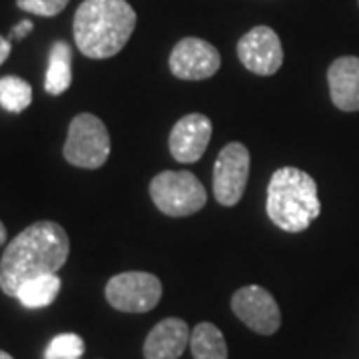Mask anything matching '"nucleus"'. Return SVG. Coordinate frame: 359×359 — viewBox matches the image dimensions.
Wrapping results in <instances>:
<instances>
[{"label":"nucleus","instance_id":"nucleus-1","mask_svg":"<svg viewBox=\"0 0 359 359\" xmlns=\"http://www.w3.org/2000/svg\"><path fill=\"white\" fill-rule=\"evenodd\" d=\"M70 254L66 230L50 219L34 222L6 245L0 259V290L16 297L18 287L39 276L56 273Z\"/></svg>","mask_w":359,"mask_h":359},{"label":"nucleus","instance_id":"nucleus-2","mask_svg":"<svg viewBox=\"0 0 359 359\" xmlns=\"http://www.w3.org/2000/svg\"><path fill=\"white\" fill-rule=\"evenodd\" d=\"M74 40L86 58L104 60L128 44L136 11L126 0H84L74 14Z\"/></svg>","mask_w":359,"mask_h":359},{"label":"nucleus","instance_id":"nucleus-3","mask_svg":"<svg viewBox=\"0 0 359 359\" xmlns=\"http://www.w3.org/2000/svg\"><path fill=\"white\" fill-rule=\"evenodd\" d=\"M266 210L280 230L290 233L306 231L321 212L316 180L294 166L276 170L268 184Z\"/></svg>","mask_w":359,"mask_h":359},{"label":"nucleus","instance_id":"nucleus-4","mask_svg":"<svg viewBox=\"0 0 359 359\" xmlns=\"http://www.w3.org/2000/svg\"><path fill=\"white\" fill-rule=\"evenodd\" d=\"M150 198L170 218H186L200 212L208 202L204 184L188 170H166L150 182Z\"/></svg>","mask_w":359,"mask_h":359},{"label":"nucleus","instance_id":"nucleus-5","mask_svg":"<svg viewBox=\"0 0 359 359\" xmlns=\"http://www.w3.org/2000/svg\"><path fill=\"white\" fill-rule=\"evenodd\" d=\"M110 156V134L98 116L82 112L72 118L65 144L68 164L84 170H96Z\"/></svg>","mask_w":359,"mask_h":359},{"label":"nucleus","instance_id":"nucleus-6","mask_svg":"<svg viewBox=\"0 0 359 359\" xmlns=\"http://www.w3.org/2000/svg\"><path fill=\"white\" fill-rule=\"evenodd\" d=\"M106 299L118 311L146 313L162 299V282L148 271H124L106 283Z\"/></svg>","mask_w":359,"mask_h":359},{"label":"nucleus","instance_id":"nucleus-7","mask_svg":"<svg viewBox=\"0 0 359 359\" xmlns=\"http://www.w3.org/2000/svg\"><path fill=\"white\" fill-rule=\"evenodd\" d=\"M250 178V152L242 142H230L219 150L214 164V196L222 205H236Z\"/></svg>","mask_w":359,"mask_h":359},{"label":"nucleus","instance_id":"nucleus-8","mask_svg":"<svg viewBox=\"0 0 359 359\" xmlns=\"http://www.w3.org/2000/svg\"><path fill=\"white\" fill-rule=\"evenodd\" d=\"M231 311L259 335H273L282 325L280 306L266 287L245 285L231 297Z\"/></svg>","mask_w":359,"mask_h":359},{"label":"nucleus","instance_id":"nucleus-9","mask_svg":"<svg viewBox=\"0 0 359 359\" xmlns=\"http://www.w3.org/2000/svg\"><path fill=\"white\" fill-rule=\"evenodd\" d=\"M240 62L257 76H273L283 65L280 36L269 26H254L238 40Z\"/></svg>","mask_w":359,"mask_h":359},{"label":"nucleus","instance_id":"nucleus-10","mask_svg":"<svg viewBox=\"0 0 359 359\" xmlns=\"http://www.w3.org/2000/svg\"><path fill=\"white\" fill-rule=\"evenodd\" d=\"M170 72L180 80H205L212 78L222 66V56L208 40L188 36L178 40L170 52Z\"/></svg>","mask_w":359,"mask_h":359},{"label":"nucleus","instance_id":"nucleus-11","mask_svg":"<svg viewBox=\"0 0 359 359\" xmlns=\"http://www.w3.org/2000/svg\"><path fill=\"white\" fill-rule=\"evenodd\" d=\"M212 140V122L204 114L184 116L174 124L170 132L168 146L170 154L180 164H194L204 156L208 144Z\"/></svg>","mask_w":359,"mask_h":359},{"label":"nucleus","instance_id":"nucleus-12","mask_svg":"<svg viewBox=\"0 0 359 359\" xmlns=\"http://www.w3.org/2000/svg\"><path fill=\"white\" fill-rule=\"evenodd\" d=\"M190 327L184 320L166 318L156 323L144 341L146 359H178L190 346Z\"/></svg>","mask_w":359,"mask_h":359},{"label":"nucleus","instance_id":"nucleus-13","mask_svg":"<svg viewBox=\"0 0 359 359\" xmlns=\"http://www.w3.org/2000/svg\"><path fill=\"white\" fill-rule=\"evenodd\" d=\"M332 102L344 112H359V58L341 56L327 70Z\"/></svg>","mask_w":359,"mask_h":359},{"label":"nucleus","instance_id":"nucleus-14","mask_svg":"<svg viewBox=\"0 0 359 359\" xmlns=\"http://www.w3.org/2000/svg\"><path fill=\"white\" fill-rule=\"evenodd\" d=\"M72 84V50L65 40H56L48 52L44 88L50 96H60Z\"/></svg>","mask_w":359,"mask_h":359},{"label":"nucleus","instance_id":"nucleus-15","mask_svg":"<svg viewBox=\"0 0 359 359\" xmlns=\"http://www.w3.org/2000/svg\"><path fill=\"white\" fill-rule=\"evenodd\" d=\"M60 287H62L60 278L56 273H46L22 283L16 292V299L28 309L46 308L60 294Z\"/></svg>","mask_w":359,"mask_h":359},{"label":"nucleus","instance_id":"nucleus-16","mask_svg":"<svg viewBox=\"0 0 359 359\" xmlns=\"http://www.w3.org/2000/svg\"><path fill=\"white\" fill-rule=\"evenodd\" d=\"M190 349L194 359H228L226 339L214 323L202 321L190 335Z\"/></svg>","mask_w":359,"mask_h":359},{"label":"nucleus","instance_id":"nucleus-17","mask_svg":"<svg viewBox=\"0 0 359 359\" xmlns=\"http://www.w3.org/2000/svg\"><path fill=\"white\" fill-rule=\"evenodd\" d=\"M32 104V86L18 76L0 78V108L6 112H25Z\"/></svg>","mask_w":359,"mask_h":359},{"label":"nucleus","instance_id":"nucleus-18","mask_svg":"<svg viewBox=\"0 0 359 359\" xmlns=\"http://www.w3.org/2000/svg\"><path fill=\"white\" fill-rule=\"evenodd\" d=\"M84 339L76 334H60L52 339L44 359H80L84 355Z\"/></svg>","mask_w":359,"mask_h":359},{"label":"nucleus","instance_id":"nucleus-19","mask_svg":"<svg viewBox=\"0 0 359 359\" xmlns=\"http://www.w3.org/2000/svg\"><path fill=\"white\" fill-rule=\"evenodd\" d=\"M68 2L70 0H16V6L25 13L50 18V16L62 13L68 6Z\"/></svg>","mask_w":359,"mask_h":359},{"label":"nucleus","instance_id":"nucleus-20","mask_svg":"<svg viewBox=\"0 0 359 359\" xmlns=\"http://www.w3.org/2000/svg\"><path fill=\"white\" fill-rule=\"evenodd\" d=\"M32 28H34L32 20H20V22H18V25L14 26L13 30H11L8 40H11V42H13V40H22L25 36H28V34L32 32Z\"/></svg>","mask_w":359,"mask_h":359},{"label":"nucleus","instance_id":"nucleus-21","mask_svg":"<svg viewBox=\"0 0 359 359\" xmlns=\"http://www.w3.org/2000/svg\"><path fill=\"white\" fill-rule=\"evenodd\" d=\"M11 50H13V44H11V40L4 39V36H0V66L6 62V58L11 56Z\"/></svg>","mask_w":359,"mask_h":359},{"label":"nucleus","instance_id":"nucleus-22","mask_svg":"<svg viewBox=\"0 0 359 359\" xmlns=\"http://www.w3.org/2000/svg\"><path fill=\"white\" fill-rule=\"evenodd\" d=\"M6 242V228H4V224L0 222V245Z\"/></svg>","mask_w":359,"mask_h":359},{"label":"nucleus","instance_id":"nucleus-23","mask_svg":"<svg viewBox=\"0 0 359 359\" xmlns=\"http://www.w3.org/2000/svg\"><path fill=\"white\" fill-rule=\"evenodd\" d=\"M0 359H14V358L11 355V353H6V351H2V349H0Z\"/></svg>","mask_w":359,"mask_h":359}]
</instances>
